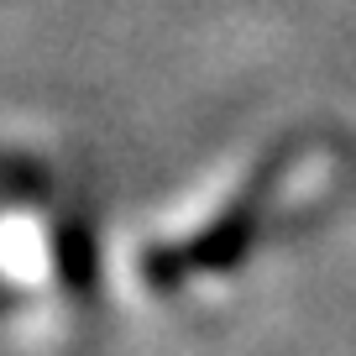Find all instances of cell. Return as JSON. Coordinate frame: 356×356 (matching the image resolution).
<instances>
[{"instance_id":"1","label":"cell","mask_w":356,"mask_h":356,"mask_svg":"<svg viewBox=\"0 0 356 356\" xmlns=\"http://www.w3.org/2000/svg\"><path fill=\"white\" fill-rule=\"evenodd\" d=\"M53 252H58V278H63L68 289H84V283H89V267H95L84 225H74V220H68V225H58Z\"/></svg>"},{"instance_id":"2","label":"cell","mask_w":356,"mask_h":356,"mask_svg":"<svg viewBox=\"0 0 356 356\" xmlns=\"http://www.w3.org/2000/svg\"><path fill=\"white\" fill-rule=\"evenodd\" d=\"M0 304H6V293H0Z\"/></svg>"}]
</instances>
